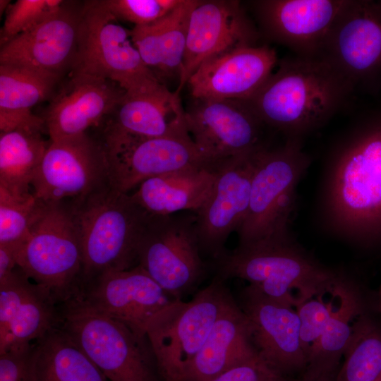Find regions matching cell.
<instances>
[{"label": "cell", "instance_id": "6da1fadb", "mask_svg": "<svg viewBox=\"0 0 381 381\" xmlns=\"http://www.w3.org/2000/svg\"><path fill=\"white\" fill-rule=\"evenodd\" d=\"M325 203L329 221L346 237L381 238V104L368 110L335 153Z\"/></svg>", "mask_w": 381, "mask_h": 381}, {"label": "cell", "instance_id": "7a4b0ae2", "mask_svg": "<svg viewBox=\"0 0 381 381\" xmlns=\"http://www.w3.org/2000/svg\"><path fill=\"white\" fill-rule=\"evenodd\" d=\"M353 88L319 58L283 59L264 85L245 100L268 128L301 139L340 110Z\"/></svg>", "mask_w": 381, "mask_h": 381}, {"label": "cell", "instance_id": "3957f363", "mask_svg": "<svg viewBox=\"0 0 381 381\" xmlns=\"http://www.w3.org/2000/svg\"><path fill=\"white\" fill-rule=\"evenodd\" d=\"M215 277L239 278L265 296L296 307L310 298L331 294L338 271L321 264L292 237L272 238L239 246L212 260Z\"/></svg>", "mask_w": 381, "mask_h": 381}, {"label": "cell", "instance_id": "277c9868", "mask_svg": "<svg viewBox=\"0 0 381 381\" xmlns=\"http://www.w3.org/2000/svg\"><path fill=\"white\" fill-rule=\"evenodd\" d=\"M72 202L82 252L81 285L102 272L138 265V247L151 214L110 184Z\"/></svg>", "mask_w": 381, "mask_h": 381}, {"label": "cell", "instance_id": "5b68a950", "mask_svg": "<svg viewBox=\"0 0 381 381\" xmlns=\"http://www.w3.org/2000/svg\"><path fill=\"white\" fill-rule=\"evenodd\" d=\"M17 266L59 306L78 293L83 258L71 201L39 200Z\"/></svg>", "mask_w": 381, "mask_h": 381}, {"label": "cell", "instance_id": "8992f818", "mask_svg": "<svg viewBox=\"0 0 381 381\" xmlns=\"http://www.w3.org/2000/svg\"><path fill=\"white\" fill-rule=\"evenodd\" d=\"M63 329L108 381H161L147 335L86 307L76 299L59 305Z\"/></svg>", "mask_w": 381, "mask_h": 381}, {"label": "cell", "instance_id": "52a82bcc", "mask_svg": "<svg viewBox=\"0 0 381 381\" xmlns=\"http://www.w3.org/2000/svg\"><path fill=\"white\" fill-rule=\"evenodd\" d=\"M310 163L300 138H287L280 147L258 152L248 209L236 231L239 246L290 235L296 187Z\"/></svg>", "mask_w": 381, "mask_h": 381}, {"label": "cell", "instance_id": "ba28073f", "mask_svg": "<svg viewBox=\"0 0 381 381\" xmlns=\"http://www.w3.org/2000/svg\"><path fill=\"white\" fill-rule=\"evenodd\" d=\"M233 298L225 282L214 277L190 301L176 300L150 322L146 334L161 381H181Z\"/></svg>", "mask_w": 381, "mask_h": 381}, {"label": "cell", "instance_id": "9c48e42d", "mask_svg": "<svg viewBox=\"0 0 381 381\" xmlns=\"http://www.w3.org/2000/svg\"><path fill=\"white\" fill-rule=\"evenodd\" d=\"M73 69L113 81L127 94L153 91L164 85L143 61L131 30L119 23L104 0L88 1L82 7Z\"/></svg>", "mask_w": 381, "mask_h": 381}, {"label": "cell", "instance_id": "30bf717a", "mask_svg": "<svg viewBox=\"0 0 381 381\" xmlns=\"http://www.w3.org/2000/svg\"><path fill=\"white\" fill-rule=\"evenodd\" d=\"M353 88L381 89V0H346L318 56Z\"/></svg>", "mask_w": 381, "mask_h": 381}, {"label": "cell", "instance_id": "8fae6325", "mask_svg": "<svg viewBox=\"0 0 381 381\" xmlns=\"http://www.w3.org/2000/svg\"><path fill=\"white\" fill-rule=\"evenodd\" d=\"M195 215H152L139 244L138 263L171 297L194 291L207 274Z\"/></svg>", "mask_w": 381, "mask_h": 381}, {"label": "cell", "instance_id": "7c38bea8", "mask_svg": "<svg viewBox=\"0 0 381 381\" xmlns=\"http://www.w3.org/2000/svg\"><path fill=\"white\" fill-rule=\"evenodd\" d=\"M109 184L102 141L87 133L51 141L36 171L32 193L40 201H78Z\"/></svg>", "mask_w": 381, "mask_h": 381}, {"label": "cell", "instance_id": "4fadbf2b", "mask_svg": "<svg viewBox=\"0 0 381 381\" xmlns=\"http://www.w3.org/2000/svg\"><path fill=\"white\" fill-rule=\"evenodd\" d=\"M76 299L91 310L147 335L150 322L176 300L139 265L102 272L83 282ZM72 299V298H71Z\"/></svg>", "mask_w": 381, "mask_h": 381}, {"label": "cell", "instance_id": "5bb4252c", "mask_svg": "<svg viewBox=\"0 0 381 381\" xmlns=\"http://www.w3.org/2000/svg\"><path fill=\"white\" fill-rule=\"evenodd\" d=\"M185 114L190 138L209 160H224L268 147L262 138L266 126L245 100L192 98Z\"/></svg>", "mask_w": 381, "mask_h": 381}, {"label": "cell", "instance_id": "9a60e30c", "mask_svg": "<svg viewBox=\"0 0 381 381\" xmlns=\"http://www.w3.org/2000/svg\"><path fill=\"white\" fill-rule=\"evenodd\" d=\"M109 184L129 193L147 179L190 166L212 162L190 136L140 138L104 133Z\"/></svg>", "mask_w": 381, "mask_h": 381}, {"label": "cell", "instance_id": "2e32d148", "mask_svg": "<svg viewBox=\"0 0 381 381\" xmlns=\"http://www.w3.org/2000/svg\"><path fill=\"white\" fill-rule=\"evenodd\" d=\"M244 313L258 356L284 377L305 371L308 358L300 337V320L294 307L273 300L250 285L236 301Z\"/></svg>", "mask_w": 381, "mask_h": 381}, {"label": "cell", "instance_id": "e0dca14e", "mask_svg": "<svg viewBox=\"0 0 381 381\" xmlns=\"http://www.w3.org/2000/svg\"><path fill=\"white\" fill-rule=\"evenodd\" d=\"M261 35L239 1H198L188 20L182 72L176 90L183 87L206 60L248 46H256Z\"/></svg>", "mask_w": 381, "mask_h": 381}, {"label": "cell", "instance_id": "ac0fdd59", "mask_svg": "<svg viewBox=\"0 0 381 381\" xmlns=\"http://www.w3.org/2000/svg\"><path fill=\"white\" fill-rule=\"evenodd\" d=\"M260 150L222 160L212 190L195 212L200 251L212 260L226 252L228 237L238 229L246 217Z\"/></svg>", "mask_w": 381, "mask_h": 381}, {"label": "cell", "instance_id": "d6986e66", "mask_svg": "<svg viewBox=\"0 0 381 381\" xmlns=\"http://www.w3.org/2000/svg\"><path fill=\"white\" fill-rule=\"evenodd\" d=\"M346 0H260L250 3L259 32L294 55L318 58Z\"/></svg>", "mask_w": 381, "mask_h": 381}, {"label": "cell", "instance_id": "ffe728a7", "mask_svg": "<svg viewBox=\"0 0 381 381\" xmlns=\"http://www.w3.org/2000/svg\"><path fill=\"white\" fill-rule=\"evenodd\" d=\"M81 11L66 6L1 46L0 64L25 68L59 79L73 66L78 49Z\"/></svg>", "mask_w": 381, "mask_h": 381}, {"label": "cell", "instance_id": "44dd1931", "mask_svg": "<svg viewBox=\"0 0 381 381\" xmlns=\"http://www.w3.org/2000/svg\"><path fill=\"white\" fill-rule=\"evenodd\" d=\"M278 63L275 50L267 44L238 47L204 61L186 85L193 99L246 100Z\"/></svg>", "mask_w": 381, "mask_h": 381}, {"label": "cell", "instance_id": "7402d4cb", "mask_svg": "<svg viewBox=\"0 0 381 381\" xmlns=\"http://www.w3.org/2000/svg\"><path fill=\"white\" fill-rule=\"evenodd\" d=\"M61 320L59 306L18 266L0 279V353L36 342Z\"/></svg>", "mask_w": 381, "mask_h": 381}, {"label": "cell", "instance_id": "603a6c76", "mask_svg": "<svg viewBox=\"0 0 381 381\" xmlns=\"http://www.w3.org/2000/svg\"><path fill=\"white\" fill-rule=\"evenodd\" d=\"M125 93L113 81L73 70L42 117L50 140L85 133L90 126L112 114Z\"/></svg>", "mask_w": 381, "mask_h": 381}, {"label": "cell", "instance_id": "cb8c5ba5", "mask_svg": "<svg viewBox=\"0 0 381 381\" xmlns=\"http://www.w3.org/2000/svg\"><path fill=\"white\" fill-rule=\"evenodd\" d=\"M179 95L167 86L125 93L111 114L104 133L140 138L190 136Z\"/></svg>", "mask_w": 381, "mask_h": 381}, {"label": "cell", "instance_id": "d4e9b609", "mask_svg": "<svg viewBox=\"0 0 381 381\" xmlns=\"http://www.w3.org/2000/svg\"><path fill=\"white\" fill-rule=\"evenodd\" d=\"M221 161L195 164L147 179L130 195L152 215H170L183 210L196 212L212 190Z\"/></svg>", "mask_w": 381, "mask_h": 381}, {"label": "cell", "instance_id": "484cf974", "mask_svg": "<svg viewBox=\"0 0 381 381\" xmlns=\"http://www.w3.org/2000/svg\"><path fill=\"white\" fill-rule=\"evenodd\" d=\"M258 356L246 318L233 298L214 323L181 381H210L231 368Z\"/></svg>", "mask_w": 381, "mask_h": 381}, {"label": "cell", "instance_id": "4316f807", "mask_svg": "<svg viewBox=\"0 0 381 381\" xmlns=\"http://www.w3.org/2000/svg\"><path fill=\"white\" fill-rule=\"evenodd\" d=\"M197 0H181L167 15L149 24L135 25L133 42L143 61L163 85L181 78L188 25Z\"/></svg>", "mask_w": 381, "mask_h": 381}, {"label": "cell", "instance_id": "83f0119b", "mask_svg": "<svg viewBox=\"0 0 381 381\" xmlns=\"http://www.w3.org/2000/svg\"><path fill=\"white\" fill-rule=\"evenodd\" d=\"M334 307L327 327L309 354L305 371L336 373L352 333L353 321L372 309L359 284L340 272L330 294Z\"/></svg>", "mask_w": 381, "mask_h": 381}, {"label": "cell", "instance_id": "f1b7e54d", "mask_svg": "<svg viewBox=\"0 0 381 381\" xmlns=\"http://www.w3.org/2000/svg\"><path fill=\"white\" fill-rule=\"evenodd\" d=\"M34 381H108L59 327L35 342Z\"/></svg>", "mask_w": 381, "mask_h": 381}, {"label": "cell", "instance_id": "f546056e", "mask_svg": "<svg viewBox=\"0 0 381 381\" xmlns=\"http://www.w3.org/2000/svg\"><path fill=\"white\" fill-rule=\"evenodd\" d=\"M43 131L16 130L0 133V187L13 193L32 192V182L49 145Z\"/></svg>", "mask_w": 381, "mask_h": 381}, {"label": "cell", "instance_id": "4dcf8cb0", "mask_svg": "<svg viewBox=\"0 0 381 381\" xmlns=\"http://www.w3.org/2000/svg\"><path fill=\"white\" fill-rule=\"evenodd\" d=\"M333 381H378L381 377V318L372 309L358 316Z\"/></svg>", "mask_w": 381, "mask_h": 381}, {"label": "cell", "instance_id": "1f68e13d", "mask_svg": "<svg viewBox=\"0 0 381 381\" xmlns=\"http://www.w3.org/2000/svg\"><path fill=\"white\" fill-rule=\"evenodd\" d=\"M59 80L25 68L0 64V109L31 110L52 95Z\"/></svg>", "mask_w": 381, "mask_h": 381}, {"label": "cell", "instance_id": "d6a6232c", "mask_svg": "<svg viewBox=\"0 0 381 381\" xmlns=\"http://www.w3.org/2000/svg\"><path fill=\"white\" fill-rule=\"evenodd\" d=\"M38 205L32 192L13 194L0 187V243L23 241Z\"/></svg>", "mask_w": 381, "mask_h": 381}, {"label": "cell", "instance_id": "836d02e7", "mask_svg": "<svg viewBox=\"0 0 381 381\" xmlns=\"http://www.w3.org/2000/svg\"><path fill=\"white\" fill-rule=\"evenodd\" d=\"M61 0H18L7 9L1 30V46L61 8Z\"/></svg>", "mask_w": 381, "mask_h": 381}, {"label": "cell", "instance_id": "e575fe53", "mask_svg": "<svg viewBox=\"0 0 381 381\" xmlns=\"http://www.w3.org/2000/svg\"><path fill=\"white\" fill-rule=\"evenodd\" d=\"M325 301L322 296L303 301L295 309L300 320V337L308 358L311 349L324 332L334 307V299Z\"/></svg>", "mask_w": 381, "mask_h": 381}, {"label": "cell", "instance_id": "d590c367", "mask_svg": "<svg viewBox=\"0 0 381 381\" xmlns=\"http://www.w3.org/2000/svg\"><path fill=\"white\" fill-rule=\"evenodd\" d=\"M118 19L142 25L153 23L170 13L181 0H104Z\"/></svg>", "mask_w": 381, "mask_h": 381}, {"label": "cell", "instance_id": "8d00e7d4", "mask_svg": "<svg viewBox=\"0 0 381 381\" xmlns=\"http://www.w3.org/2000/svg\"><path fill=\"white\" fill-rule=\"evenodd\" d=\"M35 343L0 353V381H34Z\"/></svg>", "mask_w": 381, "mask_h": 381}, {"label": "cell", "instance_id": "74e56055", "mask_svg": "<svg viewBox=\"0 0 381 381\" xmlns=\"http://www.w3.org/2000/svg\"><path fill=\"white\" fill-rule=\"evenodd\" d=\"M210 381H287L259 356L235 365Z\"/></svg>", "mask_w": 381, "mask_h": 381}, {"label": "cell", "instance_id": "f35d334b", "mask_svg": "<svg viewBox=\"0 0 381 381\" xmlns=\"http://www.w3.org/2000/svg\"><path fill=\"white\" fill-rule=\"evenodd\" d=\"M16 130H45L42 117L34 114L31 110L0 109V133Z\"/></svg>", "mask_w": 381, "mask_h": 381}, {"label": "cell", "instance_id": "ab89813d", "mask_svg": "<svg viewBox=\"0 0 381 381\" xmlns=\"http://www.w3.org/2000/svg\"><path fill=\"white\" fill-rule=\"evenodd\" d=\"M21 243H0V279L8 274L17 267Z\"/></svg>", "mask_w": 381, "mask_h": 381}, {"label": "cell", "instance_id": "60d3db41", "mask_svg": "<svg viewBox=\"0 0 381 381\" xmlns=\"http://www.w3.org/2000/svg\"><path fill=\"white\" fill-rule=\"evenodd\" d=\"M336 373H313L304 371L298 381H333Z\"/></svg>", "mask_w": 381, "mask_h": 381}, {"label": "cell", "instance_id": "b9f144b4", "mask_svg": "<svg viewBox=\"0 0 381 381\" xmlns=\"http://www.w3.org/2000/svg\"><path fill=\"white\" fill-rule=\"evenodd\" d=\"M375 310L380 318H381V284L377 293V301L375 303Z\"/></svg>", "mask_w": 381, "mask_h": 381}, {"label": "cell", "instance_id": "7bdbcfd3", "mask_svg": "<svg viewBox=\"0 0 381 381\" xmlns=\"http://www.w3.org/2000/svg\"><path fill=\"white\" fill-rule=\"evenodd\" d=\"M9 3H10V1H8V0H1L0 1V14H1V16L2 15L3 12L5 10L8 9V8L9 7L8 6Z\"/></svg>", "mask_w": 381, "mask_h": 381}, {"label": "cell", "instance_id": "ee69618b", "mask_svg": "<svg viewBox=\"0 0 381 381\" xmlns=\"http://www.w3.org/2000/svg\"><path fill=\"white\" fill-rule=\"evenodd\" d=\"M378 381H381V377H380V379Z\"/></svg>", "mask_w": 381, "mask_h": 381}]
</instances>
